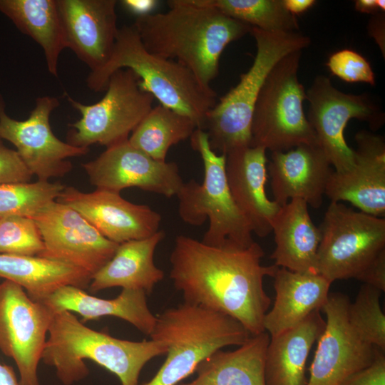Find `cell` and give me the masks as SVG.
I'll return each instance as SVG.
<instances>
[{
	"mask_svg": "<svg viewBox=\"0 0 385 385\" xmlns=\"http://www.w3.org/2000/svg\"><path fill=\"white\" fill-rule=\"evenodd\" d=\"M265 253L254 242L249 247H215L178 235L170 256V278L185 303L227 314L251 335L265 332L271 299L263 287L265 276L278 267L262 266Z\"/></svg>",
	"mask_w": 385,
	"mask_h": 385,
	"instance_id": "obj_1",
	"label": "cell"
},
{
	"mask_svg": "<svg viewBox=\"0 0 385 385\" xmlns=\"http://www.w3.org/2000/svg\"><path fill=\"white\" fill-rule=\"evenodd\" d=\"M164 13L137 17L135 26L149 52L174 60L211 87L222 51L252 26L229 17L205 0H170Z\"/></svg>",
	"mask_w": 385,
	"mask_h": 385,
	"instance_id": "obj_2",
	"label": "cell"
},
{
	"mask_svg": "<svg viewBox=\"0 0 385 385\" xmlns=\"http://www.w3.org/2000/svg\"><path fill=\"white\" fill-rule=\"evenodd\" d=\"M48 334L41 360L55 369L64 385H71L88 375L86 359L115 374L121 385H138L144 366L167 353L165 345L153 339H120L106 331L89 328L68 311L55 314Z\"/></svg>",
	"mask_w": 385,
	"mask_h": 385,
	"instance_id": "obj_3",
	"label": "cell"
},
{
	"mask_svg": "<svg viewBox=\"0 0 385 385\" xmlns=\"http://www.w3.org/2000/svg\"><path fill=\"white\" fill-rule=\"evenodd\" d=\"M123 68L131 70L138 77L140 88L160 104L188 116L199 129L217 101L216 92L201 84L187 68L146 50L133 24L119 28L108 60L89 73L86 85L95 92L106 91L111 76Z\"/></svg>",
	"mask_w": 385,
	"mask_h": 385,
	"instance_id": "obj_4",
	"label": "cell"
},
{
	"mask_svg": "<svg viewBox=\"0 0 385 385\" xmlns=\"http://www.w3.org/2000/svg\"><path fill=\"white\" fill-rule=\"evenodd\" d=\"M251 337L237 319L199 306L182 303L156 317L151 339L167 348L155 375L143 385H178L206 358L227 346H240Z\"/></svg>",
	"mask_w": 385,
	"mask_h": 385,
	"instance_id": "obj_5",
	"label": "cell"
},
{
	"mask_svg": "<svg viewBox=\"0 0 385 385\" xmlns=\"http://www.w3.org/2000/svg\"><path fill=\"white\" fill-rule=\"evenodd\" d=\"M250 34L257 46L252 65L207 111L202 128L211 149L221 155L251 145L253 111L268 73L282 57L310 43L308 36L296 31H266L252 27Z\"/></svg>",
	"mask_w": 385,
	"mask_h": 385,
	"instance_id": "obj_6",
	"label": "cell"
},
{
	"mask_svg": "<svg viewBox=\"0 0 385 385\" xmlns=\"http://www.w3.org/2000/svg\"><path fill=\"white\" fill-rule=\"evenodd\" d=\"M190 144L202 160L204 179L184 183L178 195V213L187 224L209 226L202 242L215 247H249L255 241L251 227L236 205L230 193L225 173V155H217L209 144L207 133L197 128Z\"/></svg>",
	"mask_w": 385,
	"mask_h": 385,
	"instance_id": "obj_7",
	"label": "cell"
},
{
	"mask_svg": "<svg viewBox=\"0 0 385 385\" xmlns=\"http://www.w3.org/2000/svg\"><path fill=\"white\" fill-rule=\"evenodd\" d=\"M302 51L282 57L268 73L252 115L250 146L271 152L318 145L303 109L306 91L298 78Z\"/></svg>",
	"mask_w": 385,
	"mask_h": 385,
	"instance_id": "obj_8",
	"label": "cell"
},
{
	"mask_svg": "<svg viewBox=\"0 0 385 385\" xmlns=\"http://www.w3.org/2000/svg\"><path fill=\"white\" fill-rule=\"evenodd\" d=\"M317 272L332 283L356 279L385 250V219L331 202L319 227Z\"/></svg>",
	"mask_w": 385,
	"mask_h": 385,
	"instance_id": "obj_9",
	"label": "cell"
},
{
	"mask_svg": "<svg viewBox=\"0 0 385 385\" xmlns=\"http://www.w3.org/2000/svg\"><path fill=\"white\" fill-rule=\"evenodd\" d=\"M139 81L131 70L123 68L111 76L106 94L94 104L81 103L67 95L70 104L81 115L69 125L67 143L81 148L96 143L108 148L128 140L155 99L140 88Z\"/></svg>",
	"mask_w": 385,
	"mask_h": 385,
	"instance_id": "obj_10",
	"label": "cell"
},
{
	"mask_svg": "<svg viewBox=\"0 0 385 385\" xmlns=\"http://www.w3.org/2000/svg\"><path fill=\"white\" fill-rule=\"evenodd\" d=\"M55 314L21 286L0 282V351L14 361L19 385H40L38 366Z\"/></svg>",
	"mask_w": 385,
	"mask_h": 385,
	"instance_id": "obj_11",
	"label": "cell"
},
{
	"mask_svg": "<svg viewBox=\"0 0 385 385\" xmlns=\"http://www.w3.org/2000/svg\"><path fill=\"white\" fill-rule=\"evenodd\" d=\"M306 94L309 103L307 118L318 145L335 172L349 170L354 164V150L349 147L344 136L349 120L356 118L377 128L383 124L384 115L366 94L343 93L323 75L315 77Z\"/></svg>",
	"mask_w": 385,
	"mask_h": 385,
	"instance_id": "obj_12",
	"label": "cell"
},
{
	"mask_svg": "<svg viewBox=\"0 0 385 385\" xmlns=\"http://www.w3.org/2000/svg\"><path fill=\"white\" fill-rule=\"evenodd\" d=\"M59 104L55 97H39L28 118L17 120L6 114L0 94V138L15 145L21 160L38 180L48 181L50 178L65 175L73 168L68 158L89 152L88 148L63 142L53 133L50 115Z\"/></svg>",
	"mask_w": 385,
	"mask_h": 385,
	"instance_id": "obj_13",
	"label": "cell"
},
{
	"mask_svg": "<svg viewBox=\"0 0 385 385\" xmlns=\"http://www.w3.org/2000/svg\"><path fill=\"white\" fill-rule=\"evenodd\" d=\"M30 218L36 223L43 242L38 256L68 263L92 276L113 257L118 247L78 212L56 200Z\"/></svg>",
	"mask_w": 385,
	"mask_h": 385,
	"instance_id": "obj_14",
	"label": "cell"
},
{
	"mask_svg": "<svg viewBox=\"0 0 385 385\" xmlns=\"http://www.w3.org/2000/svg\"><path fill=\"white\" fill-rule=\"evenodd\" d=\"M350 303L342 293L329 294L322 308L327 317L325 326L317 340L306 385H339L374 361L376 346L366 341L352 325Z\"/></svg>",
	"mask_w": 385,
	"mask_h": 385,
	"instance_id": "obj_15",
	"label": "cell"
},
{
	"mask_svg": "<svg viewBox=\"0 0 385 385\" xmlns=\"http://www.w3.org/2000/svg\"><path fill=\"white\" fill-rule=\"evenodd\" d=\"M82 167L96 189L118 193L138 188L171 197L178 195L184 183L175 163L154 160L128 140L106 148Z\"/></svg>",
	"mask_w": 385,
	"mask_h": 385,
	"instance_id": "obj_16",
	"label": "cell"
},
{
	"mask_svg": "<svg viewBox=\"0 0 385 385\" xmlns=\"http://www.w3.org/2000/svg\"><path fill=\"white\" fill-rule=\"evenodd\" d=\"M56 201L78 212L106 238L118 245L159 231V213L148 205L129 202L118 192L98 189L85 192L71 186L64 188Z\"/></svg>",
	"mask_w": 385,
	"mask_h": 385,
	"instance_id": "obj_17",
	"label": "cell"
},
{
	"mask_svg": "<svg viewBox=\"0 0 385 385\" xmlns=\"http://www.w3.org/2000/svg\"><path fill=\"white\" fill-rule=\"evenodd\" d=\"M354 164L343 173L334 170L325 193L331 202L346 201L369 215H385V142L366 130L355 135Z\"/></svg>",
	"mask_w": 385,
	"mask_h": 385,
	"instance_id": "obj_18",
	"label": "cell"
},
{
	"mask_svg": "<svg viewBox=\"0 0 385 385\" xmlns=\"http://www.w3.org/2000/svg\"><path fill=\"white\" fill-rule=\"evenodd\" d=\"M66 48L91 72L101 68L113 51L119 28L116 0H56Z\"/></svg>",
	"mask_w": 385,
	"mask_h": 385,
	"instance_id": "obj_19",
	"label": "cell"
},
{
	"mask_svg": "<svg viewBox=\"0 0 385 385\" xmlns=\"http://www.w3.org/2000/svg\"><path fill=\"white\" fill-rule=\"evenodd\" d=\"M267 170L277 204L282 206L289 199H301L317 209L334 169L318 145L302 144L287 151L272 152Z\"/></svg>",
	"mask_w": 385,
	"mask_h": 385,
	"instance_id": "obj_20",
	"label": "cell"
},
{
	"mask_svg": "<svg viewBox=\"0 0 385 385\" xmlns=\"http://www.w3.org/2000/svg\"><path fill=\"white\" fill-rule=\"evenodd\" d=\"M266 150L257 146L237 148L225 155V173L232 198L252 232L265 237L281 206L265 192Z\"/></svg>",
	"mask_w": 385,
	"mask_h": 385,
	"instance_id": "obj_21",
	"label": "cell"
},
{
	"mask_svg": "<svg viewBox=\"0 0 385 385\" xmlns=\"http://www.w3.org/2000/svg\"><path fill=\"white\" fill-rule=\"evenodd\" d=\"M276 292L273 307L264 318L265 331L276 336L302 322L327 302L332 282L314 272L278 267L273 276Z\"/></svg>",
	"mask_w": 385,
	"mask_h": 385,
	"instance_id": "obj_22",
	"label": "cell"
},
{
	"mask_svg": "<svg viewBox=\"0 0 385 385\" xmlns=\"http://www.w3.org/2000/svg\"><path fill=\"white\" fill-rule=\"evenodd\" d=\"M41 302L55 313H76L82 317V322L105 316L115 317L148 336L156 322V316L148 307L147 294L141 290L123 289L115 298L105 299L92 296L81 288L64 286Z\"/></svg>",
	"mask_w": 385,
	"mask_h": 385,
	"instance_id": "obj_23",
	"label": "cell"
},
{
	"mask_svg": "<svg viewBox=\"0 0 385 385\" xmlns=\"http://www.w3.org/2000/svg\"><path fill=\"white\" fill-rule=\"evenodd\" d=\"M276 247L271 255L274 265L298 272H314L322 234L313 223L308 205L292 199L281 206L272 223Z\"/></svg>",
	"mask_w": 385,
	"mask_h": 385,
	"instance_id": "obj_24",
	"label": "cell"
},
{
	"mask_svg": "<svg viewBox=\"0 0 385 385\" xmlns=\"http://www.w3.org/2000/svg\"><path fill=\"white\" fill-rule=\"evenodd\" d=\"M164 237L165 232L159 230L149 237L119 244L113 257L92 276L88 289L96 293L120 287L150 294L164 277L154 262L155 249Z\"/></svg>",
	"mask_w": 385,
	"mask_h": 385,
	"instance_id": "obj_25",
	"label": "cell"
},
{
	"mask_svg": "<svg viewBox=\"0 0 385 385\" xmlns=\"http://www.w3.org/2000/svg\"><path fill=\"white\" fill-rule=\"evenodd\" d=\"M324 326L317 310L296 327L271 337L265 355V385H306V361Z\"/></svg>",
	"mask_w": 385,
	"mask_h": 385,
	"instance_id": "obj_26",
	"label": "cell"
},
{
	"mask_svg": "<svg viewBox=\"0 0 385 385\" xmlns=\"http://www.w3.org/2000/svg\"><path fill=\"white\" fill-rule=\"evenodd\" d=\"M270 336L251 335L233 351L214 352L196 368L197 376L178 385H265V362Z\"/></svg>",
	"mask_w": 385,
	"mask_h": 385,
	"instance_id": "obj_27",
	"label": "cell"
},
{
	"mask_svg": "<svg viewBox=\"0 0 385 385\" xmlns=\"http://www.w3.org/2000/svg\"><path fill=\"white\" fill-rule=\"evenodd\" d=\"M0 277L21 286L34 301H42L64 286L88 288L92 275L63 262L40 256L0 254Z\"/></svg>",
	"mask_w": 385,
	"mask_h": 385,
	"instance_id": "obj_28",
	"label": "cell"
},
{
	"mask_svg": "<svg viewBox=\"0 0 385 385\" xmlns=\"http://www.w3.org/2000/svg\"><path fill=\"white\" fill-rule=\"evenodd\" d=\"M0 11L41 47L48 72L57 77L66 43L56 0H0Z\"/></svg>",
	"mask_w": 385,
	"mask_h": 385,
	"instance_id": "obj_29",
	"label": "cell"
},
{
	"mask_svg": "<svg viewBox=\"0 0 385 385\" xmlns=\"http://www.w3.org/2000/svg\"><path fill=\"white\" fill-rule=\"evenodd\" d=\"M197 128L188 116L159 104L138 123L128 141L154 160L164 162L169 149L190 138Z\"/></svg>",
	"mask_w": 385,
	"mask_h": 385,
	"instance_id": "obj_30",
	"label": "cell"
},
{
	"mask_svg": "<svg viewBox=\"0 0 385 385\" xmlns=\"http://www.w3.org/2000/svg\"><path fill=\"white\" fill-rule=\"evenodd\" d=\"M226 16L266 31L293 32L297 18L283 0H205Z\"/></svg>",
	"mask_w": 385,
	"mask_h": 385,
	"instance_id": "obj_31",
	"label": "cell"
},
{
	"mask_svg": "<svg viewBox=\"0 0 385 385\" xmlns=\"http://www.w3.org/2000/svg\"><path fill=\"white\" fill-rule=\"evenodd\" d=\"M65 188L59 183L41 180L0 184V215L31 217L56 201Z\"/></svg>",
	"mask_w": 385,
	"mask_h": 385,
	"instance_id": "obj_32",
	"label": "cell"
},
{
	"mask_svg": "<svg viewBox=\"0 0 385 385\" xmlns=\"http://www.w3.org/2000/svg\"><path fill=\"white\" fill-rule=\"evenodd\" d=\"M381 291L364 284L349 307V319L361 336L372 345L385 349V315L379 299Z\"/></svg>",
	"mask_w": 385,
	"mask_h": 385,
	"instance_id": "obj_33",
	"label": "cell"
},
{
	"mask_svg": "<svg viewBox=\"0 0 385 385\" xmlns=\"http://www.w3.org/2000/svg\"><path fill=\"white\" fill-rule=\"evenodd\" d=\"M44 246L35 221L27 217H0V254L38 256Z\"/></svg>",
	"mask_w": 385,
	"mask_h": 385,
	"instance_id": "obj_34",
	"label": "cell"
},
{
	"mask_svg": "<svg viewBox=\"0 0 385 385\" xmlns=\"http://www.w3.org/2000/svg\"><path fill=\"white\" fill-rule=\"evenodd\" d=\"M327 66L332 74L346 82L375 85V76L370 63L353 50L342 49L332 53Z\"/></svg>",
	"mask_w": 385,
	"mask_h": 385,
	"instance_id": "obj_35",
	"label": "cell"
},
{
	"mask_svg": "<svg viewBox=\"0 0 385 385\" xmlns=\"http://www.w3.org/2000/svg\"><path fill=\"white\" fill-rule=\"evenodd\" d=\"M32 177L17 151L6 147L0 138V184L28 183Z\"/></svg>",
	"mask_w": 385,
	"mask_h": 385,
	"instance_id": "obj_36",
	"label": "cell"
},
{
	"mask_svg": "<svg viewBox=\"0 0 385 385\" xmlns=\"http://www.w3.org/2000/svg\"><path fill=\"white\" fill-rule=\"evenodd\" d=\"M339 385H385L384 350L376 347L374 361L349 376Z\"/></svg>",
	"mask_w": 385,
	"mask_h": 385,
	"instance_id": "obj_37",
	"label": "cell"
},
{
	"mask_svg": "<svg viewBox=\"0 0 385 385\" xmlns=\"http://www.w3.org/2000/svg\"><path fill=\"white\" fill-rule=\"evenodd\" d=\"M356 279L381 292L385 290V250L379 253Z\"/></svg>",
	"mask_w": 385,
	"mask_h": 385,
	"instance_id": "obj_38",
	"label": "cell"
},
{
	"mask_svg": "<svg viewBox=\"0 0 385 385\" xmlns=\"http://www.w3.org/2000/svg\"><path fill=\"white\" fill-rule=\"evenodd\" d=\"M120 4L130 13L137 15V17L152 14L156 7L158 1L155 0H123Z\"/></svg>",
	"mask_w": 385,
	"mask_h": 385,
	"instance_id": "obj_39",
	"label": "cell"
},
{
	"mask_svg": "<svg viewBox=\"0 0 385 385\" xmlns=\"http://www.w3.org/2000/svg\"><path fill=\"white\" fill-rule=\"evenodd\" d=\"M315 2L314 0H283L286 9L294 16L307 11Z\"/></svg>",
	"mask_w": 385,
	"mask_h": 385,
	"instance_id": "obj_40",
	"label": "cell"
},
{
	"mask_svg": "<svg viewBox=\"0 0 385 385\" xmlns=\"http://www.w3.org/2000/svg\"><path fill=\"white\" fill-rule=\"evenodd\" d=\"M0 385H19L11 366L0 363Z\"/></svg>",
	"mask_w": 385,
	"mask_h": 385,
	"instance_id": "obj_41",
	"label": "cell"
},
{
	"mask_svg": "<svg viewBox=\"0 0 385 385\" xmlns=\"http://www.w3.org/2000/svg\"><path fill=\"white\" fill-rule=\"evenodd\" d=\"M354 5L355 9L361 13L376 14L380 11L376 0H356Z\"/></svg>",
	"mask_w": 385,
	"mask_h": 385,
	"instance_id": "obj_42",
	"label": "cell"
},
{
	"mask_svg": "<svg viewBox=\"0 0 385 385\" xmlns=\"http://www.w3.org/2000/svg\"><path fill=\"white\" fill-rule=\"evenodd\" d=\"M379 9L381 11L385 10V1L384 0H376Z\"/></svg>",
	"mask_w": 385,
	"mask_h": 385,
	"instance_id": "obj_43",
	"label": "cell"
},
{
	"mask_svg": "<svg viewBox=\"0 0 385 385\" xmlns=\"http://www.w3.org/2000/svg\"><path fill=\"white\" fill-rule=\"evenodd\" d=\"M1 217V216L0 215V217Z\"/></svg>",
	"mask_w": 385,
	"mask_h": 385,
	"instance_id": "obj_44",
	"label": "cell"
}]
</instances>
